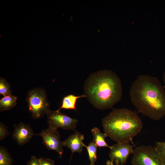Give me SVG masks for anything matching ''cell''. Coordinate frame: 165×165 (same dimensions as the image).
Segmentation results:
<instances>
[{
    "instance_id": "cell-1",
    "label": "cell",
    "mask_w": 165,
    "mask_h": 165,
    "mask_svg": "<svg viewBox=\"0 0 165 165\" xmlns=\"http://www.w3.org/2000/svg\"><path fill=\"white\" fill-rule=\"evenodd\" d=\"M158 78L148 75L138 76L130 90L132 103L138 112L154 120L165 116V91Z\"/></svg>"
},
{
    "instance_id": "cell-2",
    "label": "cell",
    "mask_w": 165,
    "mask_h": 165,
    "mask_svg": "<svg viewBox=\"0 0 165 165\" xmlns=\"http://www.w3.org/2000/svg\"><path fill=\"white\" fill-rule=\"evenodd\" d=\"M84 95L95 108L108 109L119 101L122 95L121 81L113 71L103 70L91 74L86 80Z\"/></svg>"
},
{
    "instance_id": "cell-3",
    "label": "cell",
    "mask_w": 165,
    "mask_h": 165,
    "mask_svg": "<svg viewBox=\"0 0 165 165\" xmlns=\"http://www.w3.org/2000/svg\"><path fill=\"white\" fill-rule=\"evenodd\" d=\"M102 125L107 137L117 143H133V138L143 126L137 114L126 108L113 109L102 119Z\"/></svg>"
},
{
    "instance_id": "cell-4",
    "label": "cell",
    "mask_w": 165,
    "mask_h": 165,
    "mask_svg": "<svg viewBox=\"0 0 165 165\" xmlns=\"http://www.w3.org/2000/svg\"><path fill=\"white\" fill-rule=\"evenodd\" d=\"M26 99L29 110L35 119L41 118L50 110L46 94L42 89L35 88L30 90Z\"/></svg>"
},
{
    "instance_id": "cell-5",
    "label": "cell",
    "mask_w": 165,
    "mask_h": 165,
    "mask_svg": "<svg viewBox=\"0 0 165 165\" xmlns=\"http://www.w3.org/2000/svg\"><path fill=\"white\" fill-rule=\"evenodd\" d=\"M132 165H161L159 153L154 146L141 145L134 149Z\"/></svg>"
},
{
    "instance_id": "cell-6",
    "label": "cell",
    "mask_w": 165,
    "mask_h": 165,
    "mask_svg": "<svg viewBox=\"0 0 165 165\" xmlns=\"http://www.w3.org/2000/svg\"><path fill=\"white\" fill-rule=\"evenodd\" d=\"M46 115L49 127L57 130L61 128L74 130L78 122L77 119L71 118L57 110H50Z\"/></svg>"
},
{
    "instance_id": "cell-7",
    "label": "cell",
    "mask_w": 165,
    "mask_h": 165,
    "mask_svg": "<svg viewBox=\"0 0 165 165\" xmlns=\"http://www.w3.org/2000/svg\"><path fill=\"white\" fill-rule=\"evenodd\" d=\"M42 139V143L49 150L56 151L61 157L63 152L62 141L60 139V134L57 129L50 127L42 130L39 134Z\"/></svg>"
},
{
    "instance_id": "cell-8",
    "label": "cell",
    "mask_w": 165,
    "mask_h": 165,
    "mask_svg": "<svg viewBox=\"0 0 165 165\" xmlns=\"http://www.w3.org/2000/svg\"><path fill=\"white\" fill-rule=\"evenodd\" d=\"M130 142L117 143L110 148L109 156L111 160L116 165H124L134 152L133 147Z\"/></svg>"
},
{
    "instance_id": "cell-9",
    "label": "cell",
    "mask_w": 165,
    "mask_h": 165,
    "mask_svg": "<svg viewBox=\"0 0 165 165\" xmlns=\"http://www.w3.org/2000/svg\"><path fill=\"white\" fill-rule=\"evenodd\" d=\"M34 134L29 125L22 122L14 125L13 137L19 145H23L28 143Z\"/></svg>"
},
{
    "instance_id": "cell-10",
    "label": "cell",
    "mask_w": 165,
    "mask_h": 165,
    "mask_svg": "<svg viewBox=\"0 0 165 165\" xmlns=\"http://www.w3.org/2000/svg\"><path fill=\"white\" fill-rule=\"evenodd\" d=\"M84 136L78 131L69 136L64 141H62L63 146L70 148L72 152L71 158L74 152L81 153L85 145L83 142L84 140Z\"/></svg>"
},
{
    "instance_id": "cell-11",
    "label": "cell",
    "mask_w": 165,
    "mask_h": 165,
    "mask_svg": "<svg viewBox=\"0 0 165 165\" xmlns=\"http://www.w3.org/2000/svg\"><path fill=\"white\" fill-rule=\"evenodd\" d=\"M86 97L85 95L76 96L70 94L64 97L62 100L61 107L57 110L60 111L62 109L76 110V103L78 98Z\"/></svg>"
},
{
    "instance_id": "cell-12",
    "label": "cell",
    "mask_w": 165,
    "mask_h": 165,
    "mask_svg": "<svg viewBox=\"0 0 165 165\" xmlns=\"http://www.w3.org/2000/svg\"><path fill=\"white\" fill-rule=\"evenodd\" d=\"M91 132L93 137V141L97 147L110 148L111 146L108 145L105 141V138L107 137L105 133L101 132L100 130L97 127L92 129Z\"/></svg>"
},
{
    "instance_id": "cell-13",
    "label": "cell",
    "mask_w": 165,
    "mask_h": 165,
    "mask_svg": "<svg viewBox=\"0 0 165 165\" xmlns=\"http://www.w3.org/2000/svg\"><path fill=\"white\" fill-rule=\"evenodd\" d=\"M17 97L12 94L4 96L0 100V111L8 110L16 105Z\"/></svg>"
},
{
    "instance_id": "cell-14",
    "label": "cell",
    "mask_w": 165,
    "mask_h": 165,
    "mask_svg": "<svg viewBox=\"0 0 165 165\" xmlns=\"http://www.w3.org/2000/svg\"><path fill=\"white\" fill-rule=\"evenodd\" d=\"M90 161V165H94L97 160V146L94 141L89 144L88 146L86 145Z\"/></svg>"
},
{
    "instance_id": "cell-15",
    "label": "cell",
    "mask_w": 165,
    "mask_h": 165,
    "mask_svg": "<svg viewBox=\"0 0 165 165\" xmlns=\"http://www.w3.org/2000/svg\"><path fill=\"white\" fill-rule=\"evenodd\" d=\"M13 160L7 149L0 147V165H12Z\"/></svg>"
},
{
    "instance_id": "cell-16",
    "label": "cell",
    "mask_w": 165,
    "mask_h": 165,
    "mask_svg": "<svg viewBox=\"0 0 165 165\" xmlns=\"http://www.w3.org/2000/svg\"><path fill=\"white\" fill-rule=\"evenodd\" d=\"M9 85L5 79L1 77L0 79V94L5 96L12 94Z\"/></svg>"
},
{
    "instance_id": "cell-17",
    "label": "cell",
    "mask_w": 165,
    "mask_h": 165,
    "mask_svg": "<svg viewBox=\"0 0 165 165\" xmlns=\"http://www.w3.org/2000/svg\"><path fill=\"white\" fill-rule=\"evenodd\" d=\"M7 127L2 122L0 123V140L4 139L9 135Z\"/></svg>"
},
{
    "instance_id": "cell-18",
    "label": "cell",
    "mask_w": 165,
    "mask_h": 165,
    "mask_svg": "<svg viewBox=\"0 0 165 165\" xmlns=\"http://www.w3.org/2000/svg\"><path fill=\"white\" fill-rule=\"evenodd\" d=\"M154 147L159 152H165V141H156Z\"/></svg>"
},
{
    "instance_id": "cell-19",
    "label": "cell",
    "mask_w": 165,
    "mask_h": 165,
    "mask_svg": "<svg viewBox=\"0 0 165 165\" xmlns=\"http://www.w3.org/2000/svg\"><path fill=\"white\" fill-rule=\"evenodd\" d=\"M39 159L40 165H55L54 160L50 159L41 157Z\"/></svg>"
},
{
    "instance_id": "cell-20",
    "label": "cell",
    "mask_w": 165,
    "mask_h": 165,
    "mask_svg": "<svg viewBox=\"0 0 165 165\" xmlns=\"http://www.w3.org/2000/svg\"><path fill=\"white\" fill-rule=\"evenodd\" d=\"M27 165H40L39 159L35 156H32L27 163Z\"/></svg>"
},
{
    "instance_id": "cell-21",
    "label": "cell",
    "mask_w": 165,
    "mask_h": 165,
    "mask_svg": "<svg viewBox=\"0 0 165 165\" xmlns=\"http://www.w3.org/2000/svg\"><path fill=\"white\" fill-rule=\"evenodd\" d=\"M159 153L161 165H165V152H159Z\"/></svg>"
},
{
    "instance_id": "cell-22",
    "label": "cell",
    "mask_w": 165,
    "mask_h": 165,
    "mask_svg": "<svg viewBox=\"0 0 165 165\" xmlns=\"http://www.w3.org/2000/svg\"><path fill=\"white\" fill-rule=\"evenodd\" d=\"M105 165H114V163L111 160H108L106 161Z\"/></svg>"
},
{
    "instance_id": "cell-23",
    "label": "cell",
    "mask_w": 165,
    "mask_h": 165,
    "mask_svg": "<svg viewBox=\"0 0 165 165\" xmlns=\"http://www.w3.org/2000/svg\"><path fill=\"white\" fill-rule=\"evenodd\" d=\"M163 82L164 84V85L163 86V87L164 88H165V71L164 72L163 74Z\"/></svg>"
}]
</instances>
